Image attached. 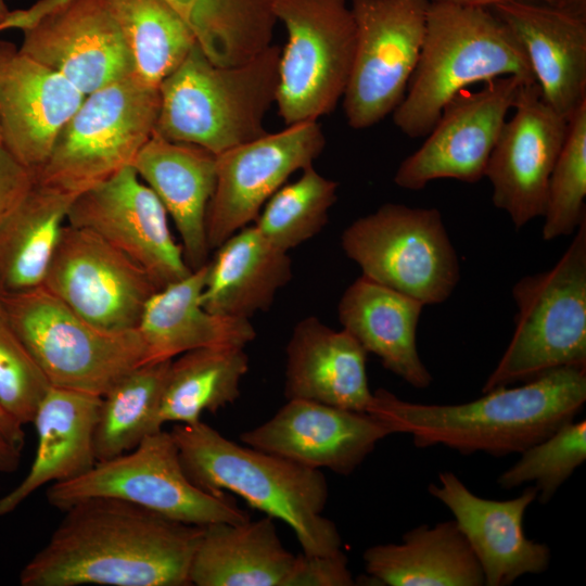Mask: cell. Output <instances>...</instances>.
Segmentation results:
<instances>
[{
	"label": "cell",
	"instance_id": "1",
	"mask_svg": "<svg viewBox=\"0 0 586 586\" xmlns=\"http://www.w3.org/2000/svg\"><path fill=\"white\" fill-rule=\"evenodd\" d=\"M65 514L20 573L22 586H188L204 526L113 498Z\"/></svg>",
	"mask_w": 586,
	"mask_h": 586
},
{
	"label": "cell",
	"instance_id": "2",
	"mask_svg": "<svg viewBox=\"0 0 586 586\" xmlns=\"http://www.w3.org/2000/svg\"><path fill=\"white\" fill-rule=\"evenodd\" d=\"M585 402L586 367H562L459 405L411 403L378 388L368 413L392 434H409L417 447L500 457L521 454L573 421Z\"/></svg>",
	"mask_w": 586,
	"mask_h": 586
},
{
	"label": "cell",
	"instance_id": "3",
	"mask_svg": "<svg viewBox=\"0 0 586 586\" xmlns=\"http://www.w3.org/2000/svg\"><path fill=\"white\" fill-rule=\"evenodd\" d=\"M189 480L209 493L238 495L294 532L303 553L341 551L335 524L322 515L329 487L321 470L243 446L200 420L170 431Z\"/></svg>",
	"mask_w": 586,
	"mask_h": 586
},
{
	"label": "cell",
	"instance_id": "4",
	"mask_svg": "<svg viewBox=\"0 0 586 586\" xmlns=\"http://www.w3.org/2000/svg\"><path fill=\"white\" fill-rule=\"evenodd\" d=\"M505 76L536 81L506 23L489 8L430 0L419 61L393 122L409 138L424 137L455 95Z\"/></svg>",
	"mask_w": 586,
	"mask_h": 586
},
{
	"label": "cell",
	"instance_id": "5",
	"mask_svg": "<svg viewBox=\"0 0 586 586\" xmlns=\"http://www.w3.org/2000/svg\"><path fill=\"white\" fill-rule=\"evenodd\" d=\"M280 52L271 44L246 63L220 66L195 43L160 85L154 133L216 155L265 135L264 120L276 102Z\"/></svg>",
	"mask_w": 586,
	"mask_h": 586
},
{
	"label": "cell",
	"instance_id": "6",
	"mask_svg": "<svg viewBox=\"0 0 586 586\" xmlns=\"http://www.w3.org/2000/svg\"><path fill=\"white\" fill-rule=\"evenodd\" d=\"M513 335L483 393L562 367H586V218L550 269L512 286Z\"/></svg>",
	"mask_w": 586,
	"mask_h": 586
},
{
	"label": "cell",
	"instance_id": "7",
	"mask_svg": "<svg viewBox=\"0 0 586 586\" xmlns=\"http://www.w3.org/2000/svg\"><path fill=\"white\" fill-rule=\"evenodd\" d=\"M160 87L132 74L85 97L60 132L35 183L76 199L131 166L152 137Z\"/></svg>",
	"mask_w": 586,
	"mask_h": 586
},
{
	"label": "cell",
	"instance_id": "8",
	"mask_svg": "<svg viewBox=\"0 0 586 586\" xmlns=\"http://www.w3.org/2000/svg\"><path fill=\"white\" fill-rule=\"evenodd\" d=\"M0 310L55 387L103 396L145 362L137 331L88 322L42 285L2 293Z\"/></svg>",
	"mask_w": 586,
	"mask_h": 586
},
{
	"label": "cell",
	"instance_id": "9",
	"mask_svg": "<svg viewBox=\"0 0 586 586\" xmlns=\"http://www.w3.org/2000/svg\"><path fill=\"white\" fill-rule=\"evenodd\" d=\"M46 495L61 511L86 499L113 498L190 525L251 519L232 496L206 492L189 480L170 431L163 429L130 451L97 461L76 479L49 485Z\"/></svg>",
	"mask_w": 586,
	"mask_h": 586
},
{
	"label": "cell",
	"instance_id": "10",
	"mask_svg": "<svg viewBox=\"0 0 586 586\" xmlns=\"http://www.w3.org/2000/svg\"><path fill=\"white\" fill-rule=\"evenodd\" d=\"M346 256L361 275L425 305L444 303L460 279V264L441 212L385 203L342 233Z\"/></svg>",
	"mask_w": 586,
	"mask_h": 586
},
{
	"label": "cell",
	"instance_id": "11",
	"mask_svg": "<svg viewBox=\"0 0 586 586\" xmlns=\"http://www.w3.org/2000/svg\"><path fill=\"white\" fill-rule=\"evenodd\" d=\"M288 33L278 65L276 102L285 126L318 120L344 94L356 48L347 0H276Z\"/></svg>",
	"mask_w": 586,
	"mask_h": 586
},
{
	"label": "cell",
	"instance_id": "12",
	"mask_svg": "<svg viewBox=\"0 0 586 586\" xmlns=\"http://www.w3.org/2000/svg\"><path fill=\"white\" fill-rule=\"evenodd\" d=\"M430 0H351L356 48L342 97L353 129L374 126L405 98L419 61Z\"/></svg>",
	"mask_w": 586,
	"mask_h": 586
},
{
	"label": "cell",
	"instance_id": "13",
	"mask_svg": "<svg viewBox=\"0 0 586 586\" xmlns=\"http://www.w3.org/2000/svg\"><path fill=\"white\" fill-rule=\"evenodd\" d=\"M41 285L88 322L116 332L135 330L146 301L158 290L124 253L67 222Z\"/></svg>",
	"mask_w": 586,
	"mask_h": 586
},
{
	"label": "cell",
	"instance_id": "14",
	"mask_svg": "<svg viewBox=\"0 0 586 586\" xmlns=\"http://www.w3.org/2000/svg\"><path fill=\"white\" fill-rule=\"evenodd\" d=\"M326 146L318 120L286 126L216 155V184L206 212V237L215 250L255 221L269 198Z\"/></svg>",
	"mask_w": 586,
	"mask_h": 586
},
{
	"label": "cell",
	"instance_id": "15",
	"mask_svg": "<svg viewBox=\"0 0 586 586\" xmlns=\"http://www.w3.org/2000/svg\"><path fill=\"white\" fill-rule=\"evenodd\" d=\"M66 222L100 235L141 267L157 289L193 271L164 205L132 166L78 195Z\"/></svg>",
	"mask_w": 586,
	"mask_h": 586
},
{
	"label": "cell",
	"instance_id": "16",
	"mask_svg": "<svg viewBox=\"0 0 586 586\" xmlns=\"http://www.w3.org/2000/svg\"><path fill=\"white\" fill-rule=\"evenodd\" d=\"M522 84L527 82L505 76L455 95L423 144L399 164L396 186L417 191L436 179L480 181Z\"/></svg>",
	"mask_w": 586,
	"mask_h": 586
},
{
	"label": "cell",
	"instance_id": "17",
	"mask_svg": "<svg viewBox=\"0 0 586 586\" xmlns=\"http://www.w3.org/2000/svg\"><path fill=\"white\" fill-rule=\"evenodd\" d=\"M512 109L484 177L492 184L494 206L505 211L520 229L544 215L548 182L566 137L568 119L545 101L536 81L521 85Z\"/></svg>",
	"mask_w": 586,
	"mask_h": 586
},
{
	"label": "cell",
	"instance_id": "18",
	"mask_svg": "<svg viewBox=\"0 0 586 586\" xmlns=\"http://www.w3.org/2000/svg\"><path fill=\"white\" fill-rule=\"evenodd\" d=\"M22 31L20 51L85 95L136 74L109 0H65Z\"/></svg>",
	"mask_w": 586,
	"mask_h": 586
},
{
	"label": "cell",
	"instance_id": "19",
	"mask_svg": "<svg viewBox=\"0 0 586 586\" xmlns=\"http://www.w3.org/2000/svg\"><path fill=\"white\" fill-rule=\"evenodd\" d=\"M391 434L368 412L288 399L269 420L243 432L240 441L309 468L348 475Z\"/></svg>",
	"mask_w": 586,
	"mask_h": 586
},
{
	"label": "cell",
	"instance_id": "20",
	"mask_svg": "<svg viewBox=\"0 0 586 586\" xmlns=\"http://www.w3.org/2000/svg\"><path fill=\"white\" fill-rule=\"evenodd\" d=\"M85 97L64 76L0 40V145L34 174Z\"/></svg>",
	"mask_w": 586,
	"mask_h": 586
},
{
	"label": "cell",
	"instance_id": "21",
	"mask_svg": "<svg viewBox=\"0 0 586 586\" xmlns=\"http://www.w3.org/2000/svg\"><path fill=\"white\" fill-rule=\"evenodd\" d=\"M431 496L445 505L473 550L486 586H508L525 574H540L550 563L546 544L526 537L523 519L537 498L535 486L508 500L482 498L450 471L429 485Z\"/></svg>",
	"mask_w": 586,
	"mask_h": 586
},
{
	"label": "cell",
	"instance_id": "22",
	"mask_svg": "<svg viewBox=\"0 0 586 586\" xmlns=\"http://www.w3.org/2000/svg\"><path fill=\"white\" fill-rule=\"evenodd\" d=\"M489 9L523 47L545 101L569 119L586 101V18L542 2L507 1Z\"/></svg>",
	"mask_w": 586,
	"mask_h": 586
},
{
	"label": "cell",
	"instance_id": "23",
	"mask_svg": "<svg viewBox=\"0 0 586 586\" xmlns=\"http://www.w3.org/2000/svg\"><path fill=\"white\" fill-rule=\"evenodd\" d=\"M285 352L286 399L369 411L373 392L366 369L368 353L347 331L310 316L296 323Z\"/></svg>",
	"mask_w": 586,
	"mask_h": 586
},
{
	"label": "cell",
	"instance_id": "24",
	"mask_svg": "<svg viewBox=\"0 0 586 586\" xmlns=\"http://www.w3.org/2000/svg\"><path fill=\"white\" fill-rule=\"evenodd\" d=\"M131 166L173 218L190 269L204 266L211 251L206 212L216 184V154L153 133Z\"/></svg>",
	"mask_w": 586,
	"mask_h": 586
},
{
	"label": "cell",
	"instance_id": "25",
	"mask_svg": "<svg viewBox=\"0 0 586 586\" xmlns=\"http://www.w3.org/2000/svg\"><path fill=\"white\" fill-rule=\"evenodd\" d=\"M100 403L101 396L50 387L31 422L37 434L33 463L23 481L0 497V517L44 485L76 479L95 464L93 436Z\"/></svg>",
	"mask_w": 586,
	"mask_h": 586
},
{
	"label": "cell",
	"instance_id": "26",
	"mask_svg": "<svg viewBox=\"0 0 586 586\" xmlns=\"http://www.w3.org/2000/svg\"><path fill=\"white\" fill-rule=\"evenodd\" d=\"M207 269L208 262L158 289L146 301L136 328L144 346L145 362L171 360L203 347L244 348L255 339L250 320L216 315L202 306Z\"/></svg>",
	"mask_w": 586,
	"mask_h": 586
},
{
	"label": "cell",
	"instance_id": "27",
	"mask_svg": "<svg viewBox=\"0 0 586 586\" xmlns=\"http://www.w3.org/2000/svg\"><path fill=\"white\" fill-rule=\"evenodd\" d=\"M424 305L364 275L344 291L337 316L367 353L416 388H426L432 375L417 348V328Z\"/></svg>",
	"mask_w": 586,
	"mask_h": 586
},
{
	"label": "cell",
	"instance_id": "28",
	"mask_svg": "<svg viewBox=\"0 0 586 586\" xmlns=\"http://www.w3.org/2000/svg\"><path fill=\"white\" fill-rule=\"evenodd\" d=\"M273 518L203 527L190 566L196 586H289L297 556L282 545Z\"/></svg>",
	"mask_w": 586,
	"mask_h": 586
},
{
	"label": "cell",
	"instance_id": "29",
	"mask_svg": "<svg viewBox=\"0 0 586 586\" xmlns=\"http://www.w3.org/2000/svg\"><path fill=\"white\" fill-rule=\"evenodd\" d=\"M215 250L200 298L213 314L250 320L269 309L293 276L288 252L255 225L243 227Z\"/></svg>",
	"mask_w": 586,
	"mask_h": 586
},
{
	"label": "cell",
	"instance_id": "30",
	"mask_svg": "<svg viewBox=\"0 0 586 586\" xmlns=\"http://www.w3.org/2000/svg\"><path fill=\"white\" fill-rule=\"evenodd\" d=\"M362 559L370 579L380 585H484L481 565L455 520L417 526L400 544L369 547Z\"/></svg>",
	"mask_w": 586,
	"mask_h": 586
},
{
	"label": "cell",
	"instance_id": "31",
	"mask_svg": "<svg viewBox=\"0 0 586 586\" xmlns=\"http://www.w3.org/2000/svg\"><path fill=\"white\" fill-rule=\"evenodd\" d=\"M249 371L243 347H203L170 362L158 411V423L193 424L203 412L216 413L234 403Z\"/></svg>",
	"mask_w": 586,
	"mask_h": 586
},
{
	"label": "cell",
	"instance_id": "32",
	"mask_svg": "<svg viewBox=\"0 0 586 586\" xmlns=\"http://www.w3.org/2000/svg\"><path fill=\"white\" fill-rule=\"evenodd\" d=\"M74 199L33 190L0 228V284L15 293L42 284Z\"/></svg>",
	"mask_w": 586,
	"mask_h": 586
},
{
	"label": "cell",
	"instance_id": "33",
	"mask_svg": "<svg viewBox=\"0 0 586 586\" xmlns=\"http://www.w3.org/2000/svg\"><path fill=\"white\" fill-rule=\"evenodd\" d=\"M171 360L136 367L101 397L93 436L97 461L130 451L162 430L157 417Z\"/></svg>",
	"mask_w": 586,
	"mask_h": 586
},
{
	"label": "cell",
	"instance_id": "34",
	"mask_svg": "<svg viewBox=\"0 0 586 586\" xmlns=\"http://www.w3.org/2000/svg\"><path fill=\"white\" fill-rule=\"evenodd\" d=\"M135 72L160 87L196 43L190 24L167 0H109Z\"/></svg>",
	"mask_w": 586,
	"mask_h": 586
},
{
	"label": "cell",
	"instance_id": "35",
	"mask_svg": "<svg viewBox=\"0 0 586 586\" xmlns=\"http://www.w3.org/2000/svg\"><path fill=\"white\" fill-rule=\"evenodd\" d=\"M339 183L314 165L292 183L283 184L263 206L255 226L272 244L289 252L318 234L337 200Z\"/></svg>",
	"mask_w": 586,
	"mask_h": 586
},
{
	"label": "cell",
	"instance_id": "36",
	"mask_svg": "<svg viewBox=\"0 0 586 586\" xmlns=\"http://www.w3.org/2000/svg\"><path fill=\"white\" fill-rule=\"evenodd\" d=\"M586 101L568 119V132L551 171L544 212L543 239L576 231L586 218Z\"/></svg>",
	"mask_w": 586,
	"mask_h": 586
},
{
	"label": "cell",
	"instance_id": "37",
	"mask_svg": "<svg viewBox=\"0 0 586 586\" xmlns=\"http://www.w3.org/2000/svg\"><path fill=\"white\" fill-rule=\"evenodd\" d=\"M586 460V421H570L521 453L520 459L497 479L504 489L534 483L545 505Z\"/></svg>",
	"mask_w": 586,
	"mask_h": 586
},
{
	"label": "cell",
	"instance_id": "38",
	"mask_svg": "<svg viewBox=\"0 0 586 586\" xmlns=\"http://www.w3.org/2000/svg\"><path fill=\"white\" fill-rule=\"evenodd\" d=\"M52 385L0 310V405L22 425L33 422Z\"/></svg>",
	"mask_w": 586,
	"mask_h": 586
},
{
	"label": "cell",
	"instance_id": "39",
	"mask_svg": "<svg viewBox=\"0 0 586 586\" xmlns=\"http://www.w3.org/2000/svg\"><path fill=\"white\" fill-rule=\"evenodd\" d=\"M355 585L346 555L297 556L289 586H352Z\"/></svg>",
	"mask_w": 586,
	"mask_h": 586
},
{
	"label": "cell",
	"instance_id": "40",
	"mask_svg": "<svg viewBox=\"0 0 586 586\" xmlns=\"http://www.w3.org/2000/svg\"><path fill=\"white\" fill-rule=\"evenodd\" d=\"M35 186V175L0 145V228Z\"/></svg>",
	"mask_w": 586,
	"mask_h": 586
},
{
	"label": "cell",
	"instance_id": "41",
	"mask_svg": "<svg viewBox=\"0 0 586 586\" xmlns=\"http://www.w3.org/2000/svg\"><path fill=\"white\" fill-rule=\"evenodd\" d=\"M65 0H39L28 9L11 11L5 28L23 29L37 17L50 11ZM190 24L192 12L199 0H167Z\"/></svg>",
	"mask_w": 586,
	"mask_h": 586
},
{
	"label": "cell",
	"instance_id": "42",
	"mask_svg": "<svg viewBox=\"0 0 586 586\" xmlns=\"http://www.w3.org/2000/svg\"><path fill=\"white\" fill-rule=\"evenodd\" d=\"M18 421L9 415L0 405V437L23 448L25 442V432Z\"/></svg>",
	"mask_w": 586,
	"mask_h": 586
},
{
	"label": "cell",
	"instance_id": "43",
	"mask_svg": "<svg viewBox=\"0 0 586 586\" xmlns=\"http://www.w3.org/2000/svg\"><path fill=\"white\" fill-rule=\"evenodd\" d=\"M22 459V448L0 437V476L17 470Z\"/></svg>",
	"mask_w": 586,
	"mask_h": 586
},
{
	"label": "cell",
	"instance_id": "44",
	"mask_svg": "<svg viewBox=\"0 0 586 586\" xmlns=\"http://www.w3.org/2000/svg\"><path fill=\"white\" fill-rule=\"evenodd\" d=\"M434 2H448L460 5H470V7H484L491 8L497 3L507 2V1H539L549 5H556L557 0H431Z\"/></svg>",
	"mask_w": 586,
	"mask_h": 586
},
{
	"label": "cell",
	"instance_id": "45",
	"mask_svg": "<svg viewBox=\"0 0 586 586\" xmlns=\"http://www.w3.org/2000/svg\"><path fill=\"white\" fill-rule=\"evenodd\" d=\"M555 7L572 15L586 18V0H557Z\"/></svg>",
	"mask_w": 586,
	"mask_h": 586
},
{
	"label": "cell",
	"instance_id": "46",
	"mask_svg": "<svg viewBox=\"0 0 586 586\" xmlns=\"http://www.w3.org/2000/svg\"><path fill=\"white\" fill-rule=\"evenodd\" d=\"M10 12L11 11L8 9L4 0H0V31H2V26L5 23Z\"/></svg>",
	"mask_w": 586,
	"mask_h": 586
},
{
	"label": "cell",
	"instance_id": "47",
	"mask_svg": "<svg viewBox=\"0 0 586 586\" xmlns=\"http://www.w3.org/2000/svg\"><path fill=\"white\" fill-rule=\"evenodd\" d=\"M2 293H3V292H2V289H1V284H0V296H1Z\"/></svg>",
	"mask_w": 586,
	"mask_h": 586
},
{
	"label": "cell",
	"instance_id": "48",
	"mask_svg": "<svg viewBox=\"0 0 586 586\" xmlns=\"http://www.w3.org/2000/svg\"><path fill=\"white\" fill-rule=\"evenodd\" d=\"M0 143H1V132H0Z\"/></svg>",
	"mask_w": 586,
	"mask_h": 586
}]
</instances>
